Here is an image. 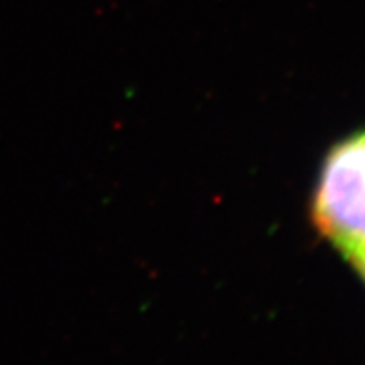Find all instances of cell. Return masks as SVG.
Masks as SVG:
<instances>
[{"instance_id": "6da1fadb", "label": "cell", "mask_w": 365, "mask_h": 365, "mask_svg": "<svg viewBox=\"0 0 365 365\" xmlns=\"http://www.w3.org/2000/svg\"><path fill=\"white\" fill-rule=\"evenodd\" d=\"M314 222L349 258L365 249V132L327 158L314 195Z\"/></svg>"}, {"instance_id": "7a4b0ae2", "label": "cell", "mask_w": 365, "mask_h": 365, "mask_svg": "<svg viewBox=\"0 0 365 365\" xmlns=\"http://www.w3.org/2000/svg\"><path fill=\"white\" fill-rule=\"evenodd\" d=\"M351 259H352V262H354V265H356L358 271H360V274H361V277H364V280H365V249L360 250L358 255L352 256Z\"/></svg>"}]
</instances>
